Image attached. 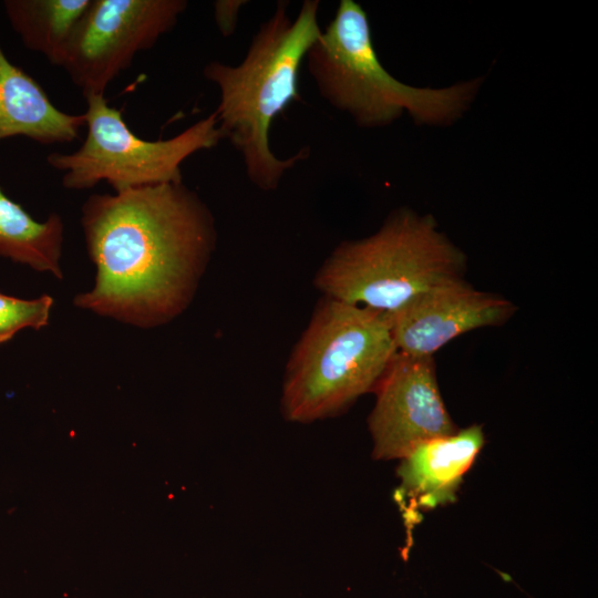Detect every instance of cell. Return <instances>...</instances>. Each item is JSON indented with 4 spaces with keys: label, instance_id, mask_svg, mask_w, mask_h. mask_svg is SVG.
I'll use <instances>...</instances> for the list:
<instances>
[{
    "label": "cell",
    "instance_id": "1",
    "mask_svg": "<svg viewBox=\"0 0 598 598\" xmlns=\"http://www.w3.org/2000/svg\"><path fill=\"white\" fill-rule=\"evenodd\" d=\"M81 225L95 265L78 308L140 328L164 324L190 302L216 245L214 217L183 182L92 194Z\"/></svg>",
    "mask_w": 598,
    "mask_h": 598
},
{
    "label": "cell",
    "instance_id": "2",
    "mask_svg": "<svg viewBox=\"0 0 598 598\" xmlns=\"http://www.w3.org/2000/svg\"><path fill=\"white\" fill-rule=\"evenodd\" d=\"M288 7L287 1L277 3L239 64L212 61L203 69L204 78L219 91L214 112L223 138L240 154L248 179L264 192L276 190L285 173L309 156L305 148L280 158L269 143L274 120L301 100L300 68L322 30L319 0H305L293 19Z\"/></svg>",
    "mask_w": 598,
    "mask_h": 598
},
{
    "label": "cell",
    "instance_id": "3",
    "mask_svg": "<svg viewBox=\"0 0 598 598\" xmlns=\"http://www.w3.org/2000/svg\"><path fill=\"white\" fill-rule=\"evenodd\" d=\"M305 60L319 94L364 128L386 126L404 112L419 124L451 123L465 111L478 86L475 80L423 89L396 80L380 62L368 16L353 0L340 1Z\"/></svg>",
    "mask_w": 598,
    "mask_h": 598
},
{
    "label": "cell",
    "instance_id": "4",
    "mask_svg": "<svg viewBox=\"0 0 598 598\" xmlns=\"http://www.w3.org/2000/svg\"><path fill=\"white\" fill-rule=\"evenodd\" d=\"M395 353L386 313L324 298L288 361L282 414L299 423L336 415L375 389Z\"/></svg>",
    "mask_w": 598,
    "mask_h": 598
},
{
    "label": "cell",
    "instance_id": "5",
    "mask_svg": "<svg viewBox=\"0 0 598 598\" xmlns=\"http://www.w3.org/2000/svg\"><path fill=\"white\" fill-rule=\"evenodd\" d=\"M464 270V254L433 217L399 209L373 235L337 246L315 283L324 298L390 315Z\"/></svg>",
    "mask_w": 598,
    "mask_h": 598
},
{
    "label": "cell",
    "instance_id": "6",
    "mask_svg": "<svg viewBox=\"0 0 598 598\" xmlns=\"http://www.w3.org/2000/svg\"><path fill=\"white\" fill-rule=\"evenodd\" d=\"M86 137L73 153L52 152L48 164L62 172L68 189H90L106 182L114 193L183 182L181 166L193 154L215 147L223 135L215 112L177 135L148 141L136 135L122 110L110 106L104 94H84Z\"/></svg>",
    "mask_w": 598,
    "mask_h": 598
},
{
    "label": "cell",
    "instance_id": "7",
    "mask_svg": "<svg viewBox=\"0 0 598 598\" xmlns=\"http://www.w3.org/2000/svg\"><path fill=\"white\" fill-rule=\"evenodd\" d=\"M186 8L185 0H91L59 66L83 95L104 94L138 52L176 25Z\"/></svg>",
    "mask_w": 598,
    "mask_h": 598
},
{
    "label": "cell",
    "instance_id": "8",
    "mask_svg": "<svg viewBox=\"0 0 598 598\" xmlns=\"http://www.w3.org/2000/svg\"><path fill=\"white\" fill-rule=\"evenodd\" d=\"M374 391L369 429L375 460H401L419 444L456 431L439 390L433 357L396 352Z\"/></svg>",
    "mask_w": 598,
    "mask_h": 598
},
{
    "label": "cell",
    "instance_id": "9",
    "mask_svg": "<svg viewBox=\"0 0 598 598\" xmlns=\"http://www.w3.org/2000/svg\"><path fill=\"white\" fill-rule=\"evenodd\" d=\"M514 311L511 301L460 278L422 292L388 317L396 352L433 357L461 334L505 323Z\"/></svg>",
    "mask_w": 598,
    "mask_h": 598
},
{
    "label": "cell",
    "instance_id": "10",
    "mask_svg": "<svg viewBox=\"0 0 598 598\" xmlns=\"http://www.w3.org/2000/svg\"><path fill=\"white\" fill-rule=\"evenodd\" d=\"M484 444L480 425L425 441L401 458L396 492L405 519L421 508H434L454 501L463 475Z\"/></svg>",
    "mask_w": 598,
    "mask_h": 598
},
{
    "label": "cell",
    "instance_id": "11",
    "mask_svg": "<svg viewBox=\"0 0 598 598\" xmlns=\"http://www.w3.org/2000/svg\"><path fill=\"white\" fill-rule=\"evenodd\" d=\"M84 114L59 110L43 87L14 65L0 47V141L24 136L42 145L79 138Z\"/></svg>",
    "mask_w": 598,
    "mask_h": 598
},
{
    "label": "cell",
    "instance_id": "12",
    "mask_svg": "<svg viewBox=\"0 0 598 598\" xmlns=\"http://www.w3.org/2000/svg\"><path fill=\"white\" fill-rule=\"evenodd\" d=\"M63 233L59 214L52 213L44 221H38L0 187L1 257L62 279Z\"/></svg>",
    "mask_w": 598,
    "mask_h": 598
},
{
    "label": "cell",
    "instance_id": "13",
    "mask_svg": "<svg viewBox=\"0 0 598 598\" xmlns=\"http://www.w3.org/2000/svg\"><path fill=\"white\" fill-rule=\"evenodd\" d=\"M91 0H6L3 7L24 47L59 66L65 45Z\"/></svg>",
    "mask_w": 598,
    "mask_h": 598
},
{
    "label": "cell",
    "instance_id": "14",
    "mask_svg": "<svg viewBox=\"0 0 598 598\" xmlns=\"http://www.w3.org/2000/svg\"><path fill=\"white\" fill-rule=\"evenodd\" d=\"M52 307L53 298L49 295L21 299L0 292V344L22 329L39 330L48 326Z\"/></svg>",
    "mask_w": 598,
    "mask_h": 598
},
{
    "label": "cell",
    "instance_id": "15",
    "mask_svg": "<svg viewBox=\"0 0 598 598\" xmlns=\"http://www.w3.org/2000/svg\"><path fill=\"white\" fill-rule=\"evenodd\" d=\"M244 0H217L214 2V19L223 37L231 35L238 23V16Z\"/></svg>",
    "mask_w": 598,
    "mask_h": 598
}]
</instances>
